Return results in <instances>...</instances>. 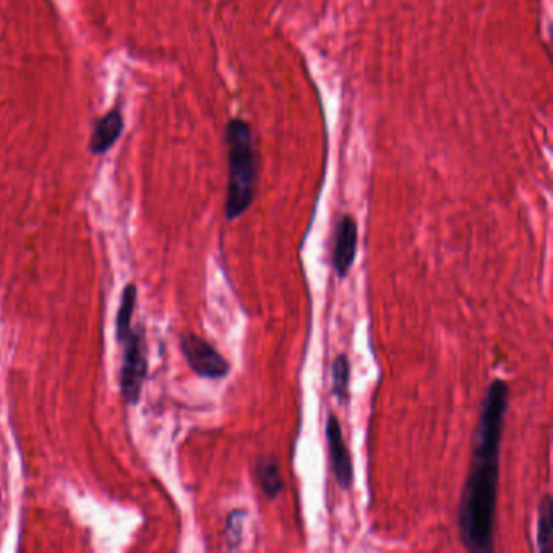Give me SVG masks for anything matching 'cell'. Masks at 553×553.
I'll use <instances>...</instances> for the list:
<instances>
[{
  "instance_id": "cell-3",
  "label": "cell",
  "mask_w": 553,
  "mask_h": 553,
  "mask_svg": "<svg viewBox=\"0 0 553 553\" xmlns=\"http://www.w3.org/2000/svg\"><path fill=\"white\" fill-rule=\"evenodd\" d=\"M122 346H124V359H122L121 375H119V388L125 404L137 406L142 399L143 385L150 367L143 326L138 325L137 328H133Z\"/></svg>"
},
{
  "instance_id": "cell-8",
  "label": "cell",
  "mask_w": 553,
  "mask_h": 553,
  "mask_svg": "<svg viewBox=\"0 0 553 553\" xmlns=\"http://www.w3.org/2000/svg\"><path fill=\"white\" fill-rule=\"evenodd\" d=\"M255 474L265 497L271 502L276 500L284 489L283 476L276 456L266 455L258 459L255 464Z\"/></svg>"
},
{
  "instance_id": "cell-5",
  "label": "cell",
  "mask_w": 553,
  "mask_h": 553,
  "mask_svg": "<svg viewBox=\"0 0 553 553\" xmlns=\"http://www.w3.org/2000/svg\"><path fill=\"white\" fill-rule=\"evenodd\" d=\"M357 241H359V229H357L356 219L349 215L341 216L335 226L333 249H331V265L339 279L346 278L356 262Z\"/></svg>"
},
{
  "instance_id": "cell-2",
  "label": "cell",
  "mask_w": 553,
  "mask_h": 553,
  "mask_svg": "<svg viewBox=\"0 0 553 553\" xmlns=\"http://www.w3.org/2000/svg\"><path fill=\"white\" fill-rule=\"evenodd\" d=\"M229 181L224 215L236 221L253 205L258 187V153L252 127L244 119H231L226 125Z\"/></svg>"
},
{
  "instance_id": "cell-7",
  "label": "cell",
  "mask_w": 553,
  "mask_h": 553,
  "mask_svg": "<svg viewBox=\"0 0 553 553\" xmlns=\"http://www.w3.org/2000/svg\"><path fill=\"white\" fill-rule=\"evenodd\" d=\"M124 112L121 106L109 109L104 116L99 117L93 125L90 138V150L95 156H103L116 145L124 132Z\"/></svg>"
},
{
  "instance_id": "cell-12",
  "label": "cell",
  "mask_w": 553,
  "mask_h": 553,
  "mask_svg": "<svg viewBox=\"0 0 553 553\" xmlns=\"http://www.w3.org/2000/svg\"><path fill=\"white\" fill-rule=\"evenodd\" d=\"M245 511L234 510L226 519V544L229 550H236L241 547L244 537Z\"/></svg>"
},
{
  "instance_id": "cell-4",
  "label": "cell",
  "mask_w": 553,
  "mask_h": 553,
  "mask_svg": "<svg viewBox=\"0 0 553 553\" xmlns=\"http://www.w3.org/2000/svg\"><path fill=\"white\" fill-rule=\"evenodd\" d=\"M181 351L192 372L200 378L223 380L231 372L228 359L215 346L193 333L181 336Z\"/></svg>"
},
{
  "instance_id": "cell-6",
  "label": "cell",
  "mask_w": 553,
  "mask_h": 553,
  "mask_svg": "<svg viewBox=\"0 0 553 553\" xmlns=\"http://www.w3.org/2000/svg\"><path fill=\"white\" fill-rule=\"evenodd\" d=\"M325 435L328 451H330L331 469L335 474L336 482L341 490H351L352 482H354V466H352L348 446L344 443L343 429H341L338 417L333 412L326 417Z\"/></svg>"
},
{
  "instance_id": "cell-10",
  "label": "cell",
  "mask_w": 553,
  "mask_h": 553,
  "mask_svg": "<svg viewBox=\"0 0 553 553\" xmlns=\"http://www.w3.org/2000/svg\"><path fill=\"white\" fill-rule=\"evenodd\" d=\"M331 391L339 404L349 401V388H351V361L348 354H339L331 364Z\"/></svg>"
},
{
  "instance_id": "cell-1",
  "label": "cell",
  "mask_w": 553,
  "mask_h": 553,
  "mask_svg": "<svg viewBox=\"0 0 553 553\" xmlns=\"http://www.w3.org/2000/svg\"><path fill=\"white\" fill-rule=\"evenodd\" d=\"M508 403L510 385L503 378H495L482 399L481 414L474 432L471 468L459 502V537L472 553L493 552L500 455Z\"/></svg>"
},
{
  "instance_id": "cell-11",
  "label": "cell",
  "mask_w": 553,
  "mask_h": 553,
  "mask_svg": "<svg viewBox=\"0 0 553 553\" xmlns=\"http://www.w3.org/2000/svg\"><path fill=\"white\" fill-rule=\"evenodd\" d=\"M552 497L545 495L539 505V515H537V550L539 552H549L550 541H552Z\"/></svg>"
},
{
  "instance_id": "cell-9",
  "label": "cell",
  "mask_w": 553,
  "mask_h": 553,
  "mask_svg": "<svg viewBox=\"0 0 553 553\" xmlns=\"http://www.w3.org/2000/svg\"><path fill=\"white\" fill-rule=\"evenodd\" d=\"M138 289L137 284L129 283L122 291L121 302H119V310L116 317V338L117 343H124L125 339L129 338L132 333V318L137 307Z\"/></svg>"
}]
</instances>
